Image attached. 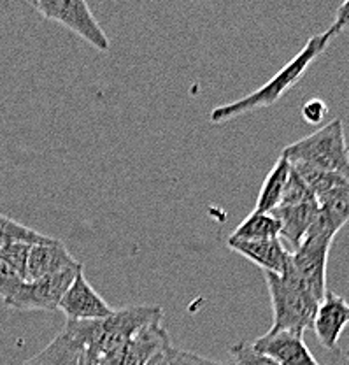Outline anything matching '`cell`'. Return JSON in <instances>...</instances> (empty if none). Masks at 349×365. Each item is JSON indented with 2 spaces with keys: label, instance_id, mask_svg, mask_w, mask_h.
I'll return each instance as SVG.
<instances>
[{
  "label": "cell",
  "instance_id": "1",
  "mask_svg": "<svg viewBox=\"0 0 349 365\" xmlns=\"http://www.w3.org/2000/svg\"><path fill=\"white\" fill-rule=\"evenodd\" d=\"M163 309L160 306H130L115 309L102 319L71 322L67 319L63 330L71 334L93 359H102L118 351L135 334L151 323H162Z\"/></svg>",
  "mask_w": 349,
  "mask_h": 365
},
{
  "label": "cell",
  "instance_id": "2",
  "mask_svg": "<svg viewBox=\"0 0 349 365\" xmlns=\"http://www.w3.org/2000/svg\"><path fill=\"white\" fill-rule=\"evenodd\" d=\"M330 43H332V37L328 36V32L313 36L301 51L281 68L278 74L272 76L265 85H261L253 93L246 95L244 98L232 102V104L214 108L209 114V120L212 123H223V121L234 120V118L251 113L255 109L269 108V106L276 104L288 90L293 88L301 81V78L306 74L311 63L328 48Z\"/></svg>",
  "mask_w": 349,
  "mask_h": 365
},
{
  "label": "cell",
  "instance_id": "3",
  "mask_svg": "<svg viewBox=\"0 0 349 365\" xmlns=\"http://www.w3.org/2000/svg\"><path fill=\"white\" fill-rule=\"evenodd\" d=\"M272 302V327L269 332H298L313 329L320 302L309 294L291 265L283 274L265 272Z\"/></svg>",
  "mask_w": 349,
  "mask_h": 365
},
{
  "label": "cell",
  "instance_id": "4",
  "mask_svg": "<svg viewBox=\"0 0 349 365\" xmlns=\"http://www.w3.org/2000/svg\"><path fill=\"white\" fill-rule=\"evenodd\" d=\"M281 155L290 160V163H303L349 180V148L340 118H335L293 144H288Z\"/></svg>",
  "mask_w": 349,
  "mask_h": 365
},
{
  "label": "cell",
  "instance_id": "5",
  "mask_svg": "<svg viewBox=\"0 0 349 365\" xmlns=\"http://www.w3.org/2000/svg\"><path fill=\"white\" fill-rule=\"evenodd\" d=\"M30 6L39 11L46 20L67 26L98 51H109L111 48L108 34L93 16L85 0H33Z\"/></svg>",
  "mask_w": 349,
  "mask_h": 365
},
{
  "label": "cell",
  "instance_id": "6",
  "mask_svg": "<svg viewBox=\"0 0 349 365\" xmlns=\"http://www.w3.org/2000/svg\"><path fill=\"white\" fill-rule=\"evenodd\" d=\"M333 235L325 232H307L302 245L291 251L290 265L309 294L321 302L325 299L326 287V267H328L330 248H332Z\"/></svg>",
  "mask_w": 349,
  "mask_h": 365
},
{
  "label": "cell",
  "instance_id": "7",
  "mask_svg": "<svg viewBox=\"0 0 349 365\" xmlns=\"http://www.w3.org/2000/svg\"><path fill=\"white\" fill-rule=\"evenodd\" d=\"M81 267L83 265L78 262L66 271L41 277L37 281H24L9 299L4 300V304L20 311H56L60 300L69 290L71 283Z\"/></svg>",
  "mask_w": 349,
  "mask_h": 365
},
{
  "label": "cell",
  "instance_id": "8",
  "mask_svg": "<svg viewBox=\"0 0 349 365\" xmlns=\"http://www.w3.org/2000/svg\"><path fill=\"white\" fill-rule=\"evenodd\" d=\"M172 346L169 332L162 323H151V325L140 329L127 344L108 356L95 360V365H147L155 356L162 355Z\"/></svg>",
  "mask_w": 349,
  "mask_h": 365
},
{
  "label": "cell",
  "instance_id": "9",
  "mask_svg": "<svg viewBox=\"0 0 349 365\" xmlns=\"http://www.w3.org/2000/svg\"><path fill=\"white\" fill-rule=\"evenodd\" d=\"M58 309L71 322H86V319H102L113 314V307L93 290L86 279L83 267L75 274L69 290L60 300Z\"/></svg>",
  "mask_w": 349,
  "mask_h": 365
},
{
  "label": "cell",
  "instance_id": "10",
  "mask_svg": "<svg viewBox=\"0 0 349 365\" xmlns=\"http://www.w3.org/2000/svg\"><path fill=\"white\" fill-rule=\"evenodd\" d=\"M251 346L279 365H320L298 332H267Z\"/></svg>",
  "mask_w": 349,
  "mask_h": 365
},
{
  "label": "cell",
  "instance_id": "11",
  "mask_svg": "<svg viewBox=\"0 0 349 365\" xmlns=\"http://www.w3.org/2000/svg\"><path fill=\"white\" fill-rule=\"evenodd\" d=\"M349 325V304L335 292H326L325 299L318 306L316 317L313 322V330L318 341L328 351H337L339 339L344 329Z\"/></svg>",
  "mask_w": 349,
  "mask_h": 365
},
{
  "label": "cell",
  "instance_id": "12",
  "mask_svg": "<svg viewBox=\"0 0 349 365\" xmlns=\"http://www.w3.org/2000/svg\"><path fill=\"white\" fill-rule=\"evenodd\" d=\"M229 248L241 257L248 258L265 272L283 274L290 264L291 251L286 248L283 239H267V241H235L229 239Z\"/></svg>",
  "mask_w": 349,
  "mask_h": 365
},
{
  "label": "cell",
  "instance_id": "13",
  "mask_svg": "<svg viewBox=\"0 0 349 365\" xmlns=\"http://www.w3.org/2000/svg\"><path fill=\"white\" fill-rule=\"evenodd\" d=\"M78 262L69 253L62 241L55 239L49 245H36L30 248L28 260H26L25 281H37L41 277L51 276L60 271L72 267Z\"/></svg>",
  "mask_w": 349,
  "mask_h": 365
},
{
  "label": "cell",
  "instance_id": "14",
  "mask_svg": "<svg viewBox=\"0 0 349 365\" xmlns=\"http://www.w3.org/2000/svg\"><path fill=\"white\" fill-rule=\"evenodd\" d=\"M318 215L309 232H325L335 237L349 222V182L318 197Z\"/></svg>",
  "mask_w": 349,
  "mask_h": 365
},
{
  "label": "cell",
  "instance_id": "15",
  "mask_svg": "<svg viewBox=\"0 0 349 365\" xmlns=\"http://www.w3.org/2000/svg\"><path fill=\"white\" fill-rule=\"evenodd\" d=\"M271 215L278 218L281 225L279 237L290 245L291 251H295L302 245L303 237H306L314 218H316L318 202L316 200H309V202L295 205H279Z\"/></svg>",
  "mask_w": 349,
  "mask_h": 365
},
{
  "label": "cell",
  "instance_id": "16",
  "mask_svg": "<svg viewBox=\"0 0 349 365\" xmlns=\"http://www.w3.org/2000/svg\"><path fill=\"white\" fill-rule=\"evenodd\" d=\"M83 351L85 348L62 329L43 351L26 360L24 365H79Z\"/></svg>",
  "mask_w": 349,
  "mask_h": 365
},
{
  "label": "cell",
  "instance_id": "17",
  "mask_svg": "<svg viewBox=\"0 0 349 365\" xmlns=\"http://www.w3.org/2000/svg\"><path fill=\"white\" fill-rule=\"evenodd\" d=\"M291 163L290 160L283 155H279L278 162L271 169V173L265 178L264 185H261L260 193H258L255 211L258 212H272L274 209L279 207L281 199H283L284 188L290 180Z\"/></svg>",
  "mask_w": 349,
  "mask_h": 365
},
{
  "label": "cell",
  "instance_id": "18",
  "mask_svg": "<svg viewBox=\"0 0 349 365\" xmlns=\"http://www.w3.org/2000/svg\"><path fill=\"white\" fill-rule=\"evenodd\" d=\"M279 234L281 225L274 215L253 211L251 215H248L239 223L229 239H235V241H267V239H278Z\"/></svg>",
  "mask_w": 349,
  "mask_h": 365
},
{
  "label": "cell",
  "instance_id": "19",
  "mask_svg": "<svg viewBox=\"0 0 349 365\" xmlns=\"http://www.w3.org/2000/svg\"><path fill=\"white\" fill-rule=\"evenodd\" d=\"M291 169L301 176V180L306 182V186L313 192L316 199L325 195V193L332 192L337 186H343L349 182V180H346L344 176H339V174L316 169V167L303 165V163H291Z\"/></svg>",
  "mask_w": 349,
  "mask_h": 365
},
{
  "label": "cell",
  "instance_id": "20",
  "mask_svg": "<svg viewBox=\"0 0 349 365\" xmlns=\"http://www.w3.org/2000/svg\"><path fill=\"white\" fill-rule=\"evenodd\" d=\"M55 241V237L41 234V232L33 230V228L21 225V223L14 222L13 218L0 215V246L13 245V242H24V245H49Z\"/></svg>",
  "mask_w": 349,
  "mask_h": 365
},
{
  "label": "cell",
  "instance_id": "21",
  "mask_svg": "<svg viewBox=\"0 0 349 365\" xmlns=\"http://www.w3.org/2000/svg\"><path fill=\"white\" fill-rule=\"evenodd\" d=\"M32 246L24 245V242H13V245L0 246V262L9 265L21 279L25 281L26 271V260H28V253Z\"/></svg>",
  "mask_w": 349,
  "mask_h": 365
},
{
  "label": "cell",
  "instance_id": "22",
  "mask_svg": "<svg viewBox=\"0 0 349 365\" xmlns=\"http://www.w3.org/2000/svg\"><path fill=\"white\" fill-rule=\"evenodd\" d=\"M309 200H316V197H314L313 192L307 188L306 182L301 180V176L291 169L290 180L286 182V188H284L283 199H281L279 205H295L309 202Z\"/></svg>",
  "mask_w": 349,
  "mask_h": 365
},
{
  "label": "cell",
  "instance_id": "23",
  "mask_svg": "<svg viewBox=\"0 0 349 365\" xmlns=\"http://www.w3.org/2000/svg\"><path fill=\"white\" fill-rule=\"evenodd\" d=\"M163 365H237L235 362H216L193 351H184L170 346L163 355Z\"/></svg>",
  "mask_w": 349,
  "mask_h": 365
},
{
  "label": "cell",
  "instance_id": "24",
  "mask_svg": "<svg viewBox=\"0 0 349 365\" xmlns=\"http://www.w3.org/2000/svg\"><path fill=\"white\" fill-rule=\"evenodd\" d=\"M230 353L234 356V362L237 365H279L274 360H271L269 356L261 355L253 349L251 342H237L230 348Z\"/></svg>",
  "mask_w": 349,
  "mask_h": 365
},
{
  "label": "cell",
  "instance_id": "25",
  "mask_svg": "<svg viewBox=\"0 0 349 365\" xmlns=\"http://www.w3.org/2000/svg\"><path fill=\"white\" fill-rule=\"evenodd\" d=\"M21 283H24V279H21L9 265L0 262V299H9V297L18 290V287H20Z\"/></svg>",
  "mask_w": 349,
  "mask_h": 365
},
{
  "label": "cell",
  "instance_id": "26",
  "mask_svg": "<svg viewBox=\"0 0 349 365\" xmlns=\"http://www.w3.org/2000/svg\"><path fill=\"white\" fill-rule=\"evenodd\" d=\"M328 108L321 98H311L302 106V118L309 125H320L325 120Z\"/></svg>",
  "mask_w": 349,
  "mask_h": 365
},
{
  "label": "cell",
  "instance_id": "27",
  "mask_svg": "<svg viewBox=\"0 0 349 365\" xmlns=\"http://www.w3.org/2000/svg\"><path fill=\"white\" fill-rule=\"evenodd\" d=\"M346 29H349V0L340 4L339 9H337L335 20H333V23L330 25V29L326 30V32H328V36L333 39V37L343 34Z\"/></svg>",
  "mask_w": 349,
  "mask_h": 365
},
{
  "label": "cell",
  "instance_id": "28",
  "mask_svg": "<svg viewBox=\"0 0 349 365\" xmlns=\"http://www.w3.org/2000/svg\"><path fill=\"white\" fill-rule=\"evenodd\" d=\"M79 365H95V360L92 359V356L88 355V353H86V351H83L81 362H79Z\"/></svg>",
  "mask_w": 349,
  "mask_h": 365
},
{
  "label": "cell",
  "instance_id": "29",
  "mask_svg": "<svg viewBox=\"0 0 349 365\" xmlns=\"http://www.w3.org/2000/svg\"><path fill=\"white\" fill-rule=\"evenodd\" d=\"M163 355H165V353H162V355L155 356V359L151 360V362L147 364V365H163Z\"/></svg>",
  "mask_w": 349,
  "mask_h": 365
},
{
  "label": "cell",
  "instance_id": "30",
  "mask_svg": "<svg viewBox=\"0 0 349 365\" xmlns=\"http://www.w3.org/2000/svg\"><path fill=\"white\" fill-rule=\"evenodd\" d=\"M346 359H348V362H349V349L346 351Z\"/></svg>",
  "mask_w": 349,
  "mask_h": 365
}]
</instances>
